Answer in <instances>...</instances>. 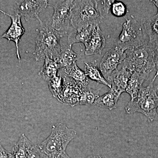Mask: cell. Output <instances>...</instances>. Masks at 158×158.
Masks as SVG:
<instances>
[{"mask_svg":"<svg viewBox=\"0 0 158 158\" xmlns=\"http://www.w3.org/2000/svg\"><path fill=\"white\" fill-rule=\"evenodd\" d=\"M99 1H74L72 10L71 23L72 27L80 31L90 26L99 25L106 17Z\"/></svg>","mask_w":158,"mask_h":158,"instance_id":"6da1fadb","label":"cell"},{"mask_svg":"<svg viewBox=\"0 0 158 158\" xmlns=\"http://www.w3.org/2000/svg\"><path fill=\"white\" fill-rule=\"evenodd\" d=\"M40 23L41 27L36 37L33 53L34 58L38 62L46 58L57 61L62 48L60 44L62 35L51 27L48 20L44 25L42 22Z\"/></svg>","mask_w":158,"mask_h":158,"instance_id":"7a4b0ae2","label":"cell"},{"mask_svg":"<svg viewBox=\"0 0 158 158\" xmlns=\"http://www.w3.org/2000/svg\"><path fill=\"white\" fill-rule=\"evenodd\" d=\"M122 67L149 75L156 69L153 47L149 43L125 51Z\"/></svg>","mask_w":158,"mask_h":158,"instance_id":"3957f363","label":"cell"},{"mask_svg":"<svg viewBox=\"0 0 158 158\" xmlns=\"http://www.w3.org/2000/svg\"><path fill=\"white\" fill-rule=\"evenodd\" d=\"M77 135L74 130L63 123H57L53 126L49 136L38 146L49 158H56L66 152L68 144Z\"/></svg>","mask_w":158,"mask_h":158,"instance_id":"277c9868","label":"cell"},{"mask_svg":"<svg viewBox=\"0 0 158 158\" xmlns=\"http://www.w3.org/2000/svg\"><path fill=\"white\" fill-rule=\"evenodd\" d=\"M153 84L151 82L147 87H142L136 98L129 102L125 107L127 114L142 113L148 121H153L157 115L158 107V87H154Z\"/></svg>","mask_w":158,"mask_h":158,"instance_id":"5b68a950","label":"cell"},{"mask_svg":"<svg viewBox=\"0 0 158 158\" xmlns=\"http://www.w3.org/2000/svg\"><path fill=\"white\" fill-rule=\"evenodd\" d=\"M148 42L141 23L131 15L123 25L122 30L116 39L115 46L125 51Z\"/></svg>","mask_w":158,"mask_h":158,"instance_id":"8992f818","label":"cell"},{"mask_svg":"<svg viewBox=\"0 0 158 158\" xmlns=\"http://www.w3.org/2000/svg\"><path fill=\"white\" fill-rule=\"evenodd\" d=\"M48 6L53 7L54 12L51 19L48 20L51 27L62 35H68L74 29L71 23L73 0L50 1Z\"/></svg>","mask_w":158,"mask_h":158,"instance_id":"52a82bcc","label":"cell"},{"mask_svg":"<svg viewBox=\"0 0 158 158\" xmlns=\"http://www.w3.org/2000/svg\"><path fill=\"white\" fill-rule=\"evenodd\" d=\"M15 2L16 4L15 14L24 16L27 21L36 18L41 23L42 21L40 19L39 15L48 6V1L45 0H23Z\"/></svg>","mask_w":158,"mask_h":158,"instance_id":"ba28073f","label":"cell"},{"mask_svg":"<svg viewBox=\"0 0 158 158\" xmlns=\"http://www.w3.org/2000/svg\"><path fill=\"white\" fill-rule=\"evenodd\" d=\"M124 57L125 51L115 45L105 54L100 64V70L107 81L118 69L117 66L121 64Z\"/></svg>","mask_w":158,"mask_h":158,"instance_id":"9c48e42d","label":"cell"},{"mask_svg":"<svg viewBox=\"0 0 158 158\" xmlns=\"http://www.w3.org/2000/svg\"><path fill=\"white\" fill-rule=\"evenodd\" d=\"M0 11L3 14L9 16L11 19V25L7 31L0 37V38H6L8 40L9 42L10 41L15 42L16 46V55L18 59L20 62V56L19 43L21 38L25 34V29L22 24L21 18V16L19 15L15 14L10 15L7 12H5L0 9Z\"/></svg>","mask_w":158,"mask_h":158,"instance_id":"30bf717a","label":"cell"},{"mask_svg":"<svg viewBox=\"0 0 158 158\" xmlns=\"http://www.w3.org/2000/svg\"><path fill=\"white\" fill-rule=\"evenodd\" d=\"M85 46V54L87 56L102 54L106 45V39L99 25L94 26L91 36Z\"/></svg>","mask_w":158,"mask_h":158,"instance_id":"8fae6325","label":"cell"},{"mask_svg":"<svg viewBox=\"0 0 158 158\" xmlns=\"http://www.w3.org/2000/svg\"><path fill=\"white\" fill-rule=\"evenodd\" d=\"M84 89L73 81H66L65 77L63 89L58 100L72 106L78 105Z\"/></svg>","mask_w":158,"mask_h":158,"instance_id":"7c38bea8","label":"cell"},{"mask_svg":"<svg viewBox=\"0 0 158 158\" xmlns=\"http://www.w3.org/2000/svg\"><path fill=\"white\" fill-rule=\"evenodd\" d=\"M133 72L122 67L120 70L115 71L108 78L107 81L111 85V89L118 95L125 92L128 82Z\"/></svg>","mask_w":158,"mask_h":158,"instance_id":"4fadbf2b","label":"cell"},{"mask_svg":"<svg viewBox=\"0 0 158 158\" xmlns=\"http://www.w3.org/2000/svg\"><path fill=\"white\" fill-rule=\"evenodd\" d=\"M141 27L146 38L152 46L158 44V15L144 17L141 20Z\"/></svg>","mask_w":158,"mask_h":158,"instance_id":"5bb4252c","label":"cell"},{"mask_svg":"<svg viewBox=\"0 0 158 158\" xmlns=\"http://www.w3.org/2000/svg\"><path fill=\"white\" fill-rule=\"evenodd\" d=\"M64 75L72 80L82 88H87L89 85V78L77 65V62L68 68L62 69Z\"/></svg>","mask_w":158,"mask_h":158,"instance_id":"9a60e30c","label":"cell"},{"mask_svg":"<svg viewBox=\"0 0 158 158\" xmlns=\"http://www.w3.org/2000/svg\"><path fill=\"white\" fill-rule=\"evenodd\" d=\"M149 75L140 73L133 72L128 82L125 92L130 94L131 100H133L138 95L142 84Z\"/></svg>","mask_w":158,"mask_h":158,"instance_id":"2e32d148","label":"cell"},{"mask_svg":"<svg viewBox=\"0 0 158 158\" xmlns=\"http://www.w3.org/2000/svg\"><path fill=\"white\" fill-rule=\"evenodd\" d=\"M79 56L73 50L72 45L67 44L61 48V53L57 61L60 69L70 67L78 60Z\"/></svg>","mask_w":158,"mask_h":158,"instance_id":"e0dca14e","label":"cell"},{"mask_svg":"<svg viewBox=\"0 0 158 158\" xmlns=\"http://www.w3.org/2000/svg\"><path fill=\"white\" fill-rule=\"evenodd\" d=\"M85 73L89 79L98 83L107 86L111 89V85L105 79L101 72L98 67L96 62H85Z\"/></svg>","mask_w":158,"mask_h":158,"instance_id":"ac0fdd59","label":"cell"},{"mask_svg":"<svg viewBox=\"0 0 158 158\" xmlns=\"http://www.w3.org/2000/svg\"><path fill=\"white\" fill-rule=\"evenodd\" d=\"M120 95L110 89L107 93L99 97L94 105L100 107L106 108L110 110L116 109Z\"/></svg>","mask_w":158,"mask_h":158,"instance_id":"d6986e66","label":"cell"},{"mask_svg":"<svg viewBox=\"0 0 158 158\" xmlns=\"http://www.w3.org/2000/svg\"><path fill=\"white\" fill-rule=\"evenodd\" d=\"M44 64L39 73L40 76L47 82L56 77L57 73L60 69L57 61L46 58Z\"/></svg>","mask_w":158,"mask_h":158,"instance_id":"ffe728a7","label":"cell"},{"mask_svg":"<svg viewBox=\"0 0 158 158\" xmlns=\"http://www.w3.org/2000/svg\"><path fill=\"white\" fill-rule=\"evenodd\" d=\"M94 26H90L78 31L74 30L68 35V44L73 45L77 43H82L85 44L90 38Z\"/></svg>","mask_w":158,"mask_h":158,"instance_id":"44dd1931","label":"cell"},{"mask_svg":"<svg viewBox=\"0 0 158 158\" xmlns=\"http://www.w3.org/2000/svg\"><path fill=\"white\" fill-rule=\"evenodd\" d=\"M31 142L24 134H22L13 148L15 158H27L28 147Z\"/></svg>","mask_w":158,"mask_h":158,"instance_id":"7402d4cb","label":"cell"},{"mask_svg":"<svg viewBox=\"0 0 158 158\" xmlns=\"http://www.w3.org/2000/svg\"><path fill=\"white\" fill-rule=\"evenodd\" d=\"M65 77L61 75H58L56 77L50 80L48 83V87L53 96L59 100L63 89Z\"/></svg>","mask_w":158,"mask_h":158,"instance_id":"603a6c76","label":"cell"},{"mask_svg":"<svg viewBox=\"0 0 158 158\" xmlns=\"http://www.w3.org/2000/svg\"><path fill=\"white\" fill-rule=\"evenodd\" d=\"M98 90L88 88L83 90L78 105H94L99 95Z\"/></svg>","mask_w":158,"mask_h":158,"instance_id":"cb8c5ba5","label":"cell"},{"mask_svg":"<svg viewBox=\"0 0 158 158\" xmlns=\"http://www.w3.org/2000/svg\"><path fill=\"white\" fill-rule=\"evenodd\" d=\"M111 13L117 17L125 16L127 13V9L126 5L120 1H114L110 8Z\"/></svg>","mask_w":158,"mask_h":158,"instance_id":"d4e9b609","label":"cell"},{"mask_svg":"<svg viewBox=\"0 0 158 158\" xmlns=\"http://www.w3.org/2000/svg\"><path fill=\"white\" fill-rule=\"evenodd\" d=\"M27 158H49L40 148L38 145L30 142L27 149Z\"/></svg>","mask_w":158,"mask_h":158,"instance_id":"484cf974","label":"cell"},{"mask_svg":"<svg viewBox=\"0 0 158 158\" xmlns=\"http://www.w3.org/2000/svg\"><path fill=\"white\" fill-rule=\"evenodd\" d=\"M154 52L155 63L156 69V72L154 77L152 79V83L154 82L156 79L158 77V44L153 46Z\"/></svg>","mask_w":158,"mask_h":158,"instance_id":"4316f807","label":"cell"},{"mask_svg":"<svg viewBox=\"0 0 158 158\" xmlns=\"http://www.w3.org/2000/svg\"><path fill=\"white\" fill-rule=\"evenodd\" d=\"M0 158H15L14 155L7 151L0 143Z\"/></svg>","mask_w":158,"mask_h":158,"instance_id":"83f0119b","label":"cell"},{"mask_svg":"<svg viewBox=\"0 0 158 158\" xmlns=\"http://www.w3.org/2000/svg\"><path fill=\"white\" fill-rule=\"evenodd\" d=\"M56 158H71L69 156L66 152L64 153L63 154L61 155Z\"/></svg>","mask_w":158,"mask_h":158,"instance_id":"f1b7e54d","label":"cell"},{"mask_svg":"<svg viewBox=\"0 0 158 158\" xmlns=\"http://www.w3.org/2000/svg\"><path fill=\"white\" fill-rule=\"evenodd\" d=\"M155 5L156 7H157L158 9L157 13L156 15H158V0H154V1H151Z\"/></svg>","mask_w":158,"mask_h":158,"instance_id":"f546056e","label":"cell"},{"mask_svg":"<svg viewBox=\"0 0 158 158\" xmlns=\"http://www.w3.org/2000/svg\"><path fill=\"white\" fill-rule=\"evenodd\" d=\"M85 158H102V157L100 156H89L88 157Z\"/></svg>","mask_w":158,"mask_h":158,"instance_id":"4dcf8cb0","label":"cell"}]
</instances>
